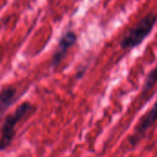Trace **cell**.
<instances>
[{"mask_svg": "<svg viewBox=\"0 0 157 157\" xmlns=\"http://www.w3.org/2000/svg\"><path fill=\"white\" fill-rule=\"evenodd\" d=\"M157 23V13L150 12L132 27L120 41L123 51H131L140 46L151 34Z\"/></svg>", "mask_w": 157, "mask_h": 157, "instance_id": "cell-1", "label": "cell"}, {"mask_svg": "<svg viewBox=\"0 0 157 157\" xmlns=\"http://www.w3.org/2000/svg\"><path fill=\"white\" fill-rule=\"evenodd\" d=\"M31 108L30 103L24 102L20 104L12 114L6 118L0 132V151L6 150L11 144L16 134L17 125L31 109Z\"/></svg>", "mask_w": 157, "mask_h": 157, "instance_id": "cell-2", "label": "cell"}, {"mask_svg": "<svg viewBox=\"0 0 157 157\" xmlns=\"http://www.w3.org/2000/svg\"><path fill=\"white\" fill-rule=\"evenodd\" d=\"M157 121V101L153 105L150 110H148L139 121L135 126L134 132L131 136L129 142L131 144L135 145L146 133V132Z\"/></svg>", "mask_w": 157, "mask_h": 157, "instance_id": "cell-3", "label": "cell"}, {"mask_svg": "<svg viewBox=\"0 0 157 157\" xmlns=\"http://www.w3.org/2000/svg\"><path fill=\"white\" fill-rule=\"evenodd\" d=\"M17 90L13 86H8L0 91V117L15 102Z\"/></svg>", "mask_w": 157, "mask_h": 157, "instance_id": "cell-4", "label": "cell"}, {"mask_svg": "<svg viewBox=\"0 0 157 157\" xmlns=\"http://www.w3.org/2000/svg\"><path fill=\"white\" fill-rule=\"evenodd\" d=\"M75 40H76V36L75 35V33L68 32L66 35H64V37L63 38V40L60 42L59 49H58L57 52L54 55L53 64L58 63L62 60V58L63 57V55L66 52V51L75 42Z\"/></svg>", "mask_w": 157, "mask_h": 157, "instance_id": "cell-5", "label": "cell"}, {"mask_svg": "<svg viewBox=\"0 0 157 157\" xmlns=\"http://www.w3.org/2000/svg\"><path fill=\"white\" fill-rule=\"evenodd\" d=\"M157 83V64L155 66V68L150 71V73L147 75L144 83V86H143V93L145 94L147 93L150 89H152L155 84Z\"/></svg>", "mask_w": 157, "mask_h": 157, "instance_id": "cell-6", "label": "cell"}]
</instances>
